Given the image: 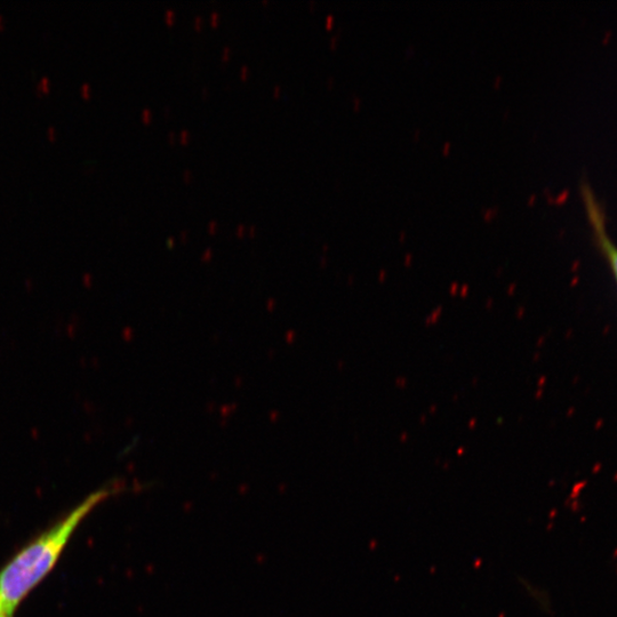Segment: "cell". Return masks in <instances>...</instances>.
<instances>
[{
	"label": "cell",
	"instance_id": "6da1fadb",
	"mask_svg": "<svg viewBox=\"0 0 617 617\" xmlns=\"http://www.w3.org/2000/svg\"><path fill=\"white\" fill-rule=\"evenodd\" d=\"M115 489L94 492L52 527L30 541L0 569V608L14 614L30 592L53 571L80 524Z\"/></svg>",
	"mask_w": 617,
	"mask_h": 617
},
{
	"label": "cell",
	"instance_id": "7a4b0ae2",
	"mask_svg": "<svg viewBox=\"0 0 617 617\" xmlns=\"http://www.w3.org/2000/svg\"><path fill=\"white\" fill-rule=\"evenodd\" d=\"M581 196L596 243L608 262L617 281V246L613 243L607 232L605 209L588 183L582 184Z\"/></svg>",
	"mask_w": 617,
	"mask_h": 617
},
{
	"label": "cell",
	"instance_id": "3957f363",
	"mask_svg": "<svg viewBox=\"0 0 617 617\" xmlns=\"http://www.w3.org/2000/svg\"><path fill=\"white\" fill-rule=\"evenodd\" d=\"M0 617H13V615H12V614H8L7 612H5V610H2L1 608H0Z\"/></svg>",
	"mask_w": 617,
	"mask_h": 617
}]
</instances>
